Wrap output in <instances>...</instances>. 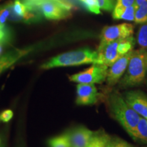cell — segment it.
I'll use <instances>...</instances> for the list:
<instances>
[{"label": "cell", "instance_id": "cell-1", "mask_svg": "<svg viewBox=\"0 0 147 147\" xmlns=\"http://www.w3.org/2000/svg\"><path fill=\"white\" fill-rule=\"evenodd\" d=\"M110 113L132 138L140 116L127 104L125 99L117 92L112 93L108 99Z\"/></svg>", "mask_w": 147, "mask_h": 147}, {"label": "cell", "instance_id": "cell-2", "mask_svg": "<svg viewBox=\"0 0 147 147\" xmlns=\"http://www.w3.org/2000/svg\"><path fill=\"white\" fill-rule=\"evenodd\" d=\"M98 59L97 51L89 48L69 51L51 58L41 65V68L49 69L58 67L78 66L89 63H97Z\"/></svg>", "mask_w": 147, "mask_h": 147}, {"label": "cell", "instance_id": "cell-3", "mask_svg": "<svg viewBox=\"0 0 147 147\" xmlns=\"http://www.w3.org/2000/svg\"><path fill=\"white\" fill-rule=\"evenodd\" d=\"M23 2L49 20L65 19L72 11V5L65 0H23Z\"/></svg>", "mask_w": 147, "mask_h": 147}, {"label": "cell", "instance_id": "cell-4", "mask_svg": "<svg viewBox=\"0 0 147 147\" xmlns=\"http://www.w3.org/2000/svg\"><path fill=\"white\" fill-rule=\"evenodd\" d=\"M147 73V51L140 49L132 52L126 74L121 84L124 87H133L142 83Z\"/></svg>", "mask_w": 147, "mask_h": 147}, {"label": "cell", "instance_id": "cell-5", "mask_svg": "<svg viewBox=\"0 0 147 147\" xmlns=\"http://www.w3.org/2000/svg\"><path fill=\"white\" fill-rule=\"evenodd\" d=\"M108 67L102 64L93 63V65L78 74L69 76V80L78 84L102 83L106 80Z\"/></svg>", "mask_w": 147, "mask_h": 147}, {"label": "cell", "instance_id": "cell-6", "mask_svg": "<svg viewBox=\"0 0 147 147\" xmlns=\"http://www.w3.org/2000/svg\"><path fill=\"white\" fill-rule=\"evenodd\" d=\"M134 25L130 23H121L104 27L100 34L99 47H102L115 40L131 36L134 34Z\"/></svg>", "mask_w": 147, "mask_h": 147}, {"label": "cell", "instance_id": "cell-7", "mask_svg": "<svg viewBox=\"0 0 147 147\" xmlns=\"http://www.w3.org/2000/svg\"><path fill=\"white\" fill-rule=\"evenodd\" d=\"M133 51H130L127 54L119 58L108 69L107 78V83L109 86L115 85L119 82L120 78L125 72L131 58Z\"/></svg>", "mask_w": 147, "mask_h": 147}, {"label": "cell", "instance_id": "cell-8", "mask_svg": "<svg viewBox=\"0 0 147 147\" xmlns=\"http://www.w3.org/2000/svg\"><path fill=\"white\" fill-rule=\"evenodd\" d=\"M127 104L140 117L147 118V95L139 91H131L125 94Z\"/></svg>", "mask_w": 147, "mask_h": 147}, {"label": "cell", "instance_id": "cell-9", "mask_svg": "<svg viewBox=\"0 0 147 147\" xmlns=\"http://www.w3.org/2000/svg\"><path fill=\"white\" fill-rule=\"evenodd\" d=\"M120 40L110 42L102 47H98L97 51L98 53L97 64L110 67L121 57V55L118 53V45Z\"/></svg>", "mask_w": 147, "mask_h": 147}, {"label": "cell", "instance_id": "cell-10", "mask_svg": "<svg viewBox=\"0 0 147 147\" xmlns=\"http://www.w3.org/2000/svg\"><path fill=\"white\" fill-rule=\"evenodd\" d=\"M76 103L78 105H93L97 101V88L93 84H78Z\"/></svg>", "mask_w": 147, "mask_h": 147}, {"label": "cell", "instance_id": "cell-11", "mask_svg": "<svg viewBox=\"0 0 147 147\" xmlns=\"http://www.w3.org/2000/svg\"><path fill=\"white\" fill-rule=\"evenodd\" d=\"M93 132L84 127H78L67 132L69 147H87L93 137Z\"/></svg>", "mask_w": 147, "mask_h": 147}, {"label": "cell", "instance_id": "cell-12", "mask_svg": "<svg viewBox=\"0 0 147 147\" xmlns=\"http://www.w3.org/2000/svg\"><path fill=\"white\" fill-rule=\"evenodd\" d=\"M35 50L34 46L27 47L23 49H14L0 56V74L7 69L13 65L21 59L29 55Z\"/></svg>", "mask_w": 147, "mask_h": 147}, {"label": "cell", "instance_id": "cell-13", "mask_svg": "<svg viewBox=\"0 0 147 147\" xmlns=\"http://www.w3.org/2000/svg\"><path fill=\"white\" fill-rule=\"evenodd\" d=\"M136 6L134 21L136 23H147V0H136Z\"/></svg>", "mask_w": 147, "mask_h": 147}, {"label": "cell", "instance_id": "cell-14", "mask_svg": "<svg viewBox=\"0 0 147 147\" xmlns=\"http://www.w3.org/2000/svg\"><path fill=\"white\" fill-rule=\"evenodd\" d=\"M111 138L104 131L96 132L93 134L87 147H108Z\"/></svg>", "mask_w": 147, "mask_h": 147}, {"label": "cell", "instance_id": "cell-15", "mask_svg": "<svg viewBox=\"0 0 147 147\" xmlns=\"http://www.w3.org/2000/svg\"><path fill=\"white\" fill-rule=\"evenodd\" d=\"M134 140L147 144V120L140 117L136 128Z\"/></svg>", "mask_w": 147, "mask_h": 147}, {"label": "cell", "instance_id": "cell-16", "mask_svg": "<svg viewBox=\"0 0 147 147\" xmlns=\"http://www.w3.org/2000/svg\"><path fill=\"white\" fill-rule=\"evenodd\" d=\"M136 45V40L133 36L127 37L123 39H121L118 45V53L121 56L133 51Z\"/></svg>", "mask_w": 147, "mask_h": 147}, {"label": "cell", "instance_id": "cell-17", "mask_svg": "<svg viewBox=\"0 0 147 147\" xmlns=\"http://www.w3.org/2000/svg\"><path fill=\"white\" fill-rule=\"evenodd\" d=\"M136 41L141 49L147 51V23H142L139 27Z\"/></svg>", "mask_w": 147, "mask_h": 147}, {"label": "cell", "instance_id": "cell-18", "mask_svg": "<svg viewBox=\"0 0 147 147\" xmlns=\"http://www.w3.org/2000/svg\"><path fill=\"white\" fill-rule=\"evenodd\" d=\"M136 0H117L113 12V17L114 19L117 20V18L123 9L135 3Z\"/></svg>", "mask_w": 147, "mask_h": 147}, {"label": "cell", "instance_id": "cell-19", "mask_svg": "<svg viewBox=\"0 0 147 147\" xmlns=\"http://www.w3.org/2000/svg\"><path fill=\"white\" fill-rule=\"evenodd\" d=\"M49 144L50 147H69L67 134L50 139L49 140Z\"/></svg>", "mask_w": 147, "mask_h": 147}, {"label": "cell", "instance_id": "cell-20", "mask_svg": "<svg viewBox=\"0 0 147 147\" xmlns=\"http://www.w3.org/2000/svg\"><path fill=\"white\" fill-rule=\"evenodd\" d=\"M136 10V6L135 4L127 7L121 12L117 20H125L128 21H134L135 18V12Z\"/></svg>", "mask_w": 147, "mask_h": 147}, {"label": "cell", "instance_id": "cell-21", "mask_svg": "<svg viewBox=\"0 0 147 147\" xmlns=\"http://www.w3.org/2000/svg\"><path fill=\"white\" fill-rule=\"evenodd\" d=\"M85 7L87 10L89 12L96 14L101 13L100 8L98 5L97 0H80Z\"/></svg>", "mask_w": 147, "mask_h": 147}, {"label": "cell", "instance_id": "cell-22", "mask_svg": "<svg viewBox=\"0 0 147 147\" xmlns=\"http://www.w3.org/2000/svg\"><path fill=\"white\" fill-rule=\"evenodd\" d=\"M10 9H9V2L0 5V23L5 25V23L8 21Z\"/></svg>", "mask_w": 147, "mask_h": 147}, {"label": "cell", "instance_id": "cell-23", "mask_svg": "<svg viewBox=\"0 0 147 147\" xmlns=\"http://www.w3.org/2000/svg\"><path fill=\"white\" fill-rule=\"evenodd\" d=\"M108 147H134L131 144L119 138H111Z\"/></svg>", "mask_w": 147, "mask_h": 147}, {"label": "cell", "instance_id": "cell-24", "mask_svg": "<svg viewBox=\"0 0 147 147\" xmlns=\"http://www.w3.org/2000/svg\"><path fill=\"white\" fill-rule=\"evenodd\" d=\"M100 10L111 11L114 9V0H97Z\"/></svg>", "mask_w": 147, "mask_h": 147}, {"label": "cell", "instance_id": "cell-25", "mask_svg": "<svg viewBox=\"0 0 147 147\" xmlns=\"http://www.w3.org/2000/svg\"><path fill=\"white\" fill-rule=\"evenodd\" d=\"M13 117V112L12 110L7 109L0 113V121L3 123H8Z\"/></svg>", "mask_w": 147, "mask_h": 147}, {"label": "cell", "instance_id": "cell-26", "mask_svg": "<svg viewBox=\"0 0 147 147\" xmlns=\"http://www.w3.org/2000/svg\"><path fill=\"white\" fill-rule=\"evenodd\" d=\"M3 52V45L0 44V56L1 55V53Z\"/></svg>", "mask_w": 147, "mask_h": 147}, {"label": "cell", "instance_id": "cell-27", "mask_svg": "<svg viewBox=\"0 0 147 147\" xmlns=\"http://www.w3.org/2000/svg\"><path fill=\"white\" fill-rule=\"evenodd\" d=\"M146 120H147V118H146Z\"/></svg>", "mask_w": 147, "mask_h": 147}]
</instances>
